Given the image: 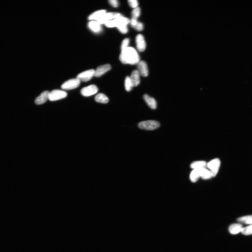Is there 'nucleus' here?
Returning <instances> with one entry per match:
<instances>
[{
    "mask_svg": "<svg viewBox=\"0 0 252 252\" xmlns=\"http://www.w3.org/2000/svg\"><path fill=\"white\" fill-rule=\"evenodd\" d=\"M119 59L123 64L134 65L138 64L139 62L140 58L134 48L128 47L122 51Z\"/></svg>",
    "mask_w": 252,
    "mask_h": 252,
    "instance_id": "1",
    "label": "nucleus"
},
{
    "mask_svg": "<svg viewBox=\"0 0 252 252\" xmlns=\"http://www.w3.org/2000/svg\"><path fill=\"white\" fill-rule=\"evenodd\" d=\"M160 124L158 122L154 120L144 121L138 124L139 128L146 130H152L158 128Z\"/></svg>",
    "mask_w": 252,
    "mask_h": 252,
    "instance_id": "2",
    "label": "nucleus"
},
{
    "mask_svg": "<svg viewBox=\"0 0 252 252\" xmlns=\"http://www.w3.org/2000/svg\"><path fill=\"white\" fill-rule=\"evenodd\" d=\"M67 96V92L59 90H55L49 92L48 99L50 101H54L65 98Z\"/></svg>",
    "mask_w": 252,
    "mask_h": 252,
    "instance_id": "3",
    "label": "nucleus"
},
{
    "mask_svg": "<svg viewBox=\"0 0 252 252\" xmlns=\"http://www.w3.org/2000/svg\"><path fill=\"white\" fill-rule=\"evenodd\" d=\"M80 82L81 81L77 78L71 79L63 83L61 86V88L65 90H73L78 88Z\"/></svg>",
    "mask_w": 252,
    "mask_h": 252,
    "instance_id": "4",
    "label": "nucleus"
},
{
    "mask_svg": "<svg viewBox=\"0 0 252 252\" xmlns=\"http://www.w3.org/2000/svg\"><path fill=\"white\" fill-rule=\"evenodd\" d=\"M220 165L221 162L220 159L218 158L213 159L207 164V166L212 173L213 177H215L217 175Z\"/></svg>",
    "mask_w": 252,
    "mask_h": 252,
    "instance_id": "5",
    "label": "nucleus"
},
{
    "mask_svg": "<svg viewBox=\"0 0 252 252\" xmlns=\"http://www.w3.org/2000/svg\"><path fill=\"white\" fill-rule=\"evenodd\" d=\"M121 16H122V15L118 13H108L104 14L101 19L96 21L99 24H105L109 20L115 19Z\"/></svg>",
    "mask_w": 252,
    "mask_h": 252,
    "instance_id": "6",
    "label": "nucleus"
},
{
    "mask_svg": "<svg viewBox=\"0 0 252 252\" xmlns=\"http://www.w3.org/2000/svg\"><path fill=\"white\" fill-rule=\"evenodd\" d=\"M98 90L97 86L92 85L83 88L81 90V93L84 96L89 97L97 93Z\"/></svg>",
    "mask_w": 252,
    "mask_h": 252,
    "instance_id": "7",
    "label": "nucleus"
},
{
    "mask_svg": "<svg viewBox=\"0 0 252 252\" xmlns=\"http://www.w3.org/2000/svg\"><path fill=\"white\" fill-rule=\"evenodd\" d=\"M95 70L93 69L88 70L81 73L77 76V78L83 82H87L93 77Z\"/></svg>",
    "mask_w": 252,
    "mask_h": 252,
    "instance_id": "8",
    "label": "nucleus"
},
{
    "mask_svg": "<svg viewBox=\"0 0 252 252\" xmlns=\"http://www.w3.org/2000/svg\"><path fill=\"white\" fill-rule=\"evenodd\" d=\"M136 42L137 47L139 51H144L146 50V44L143 35L141 34L137 35L136 38Z\"/></svg>",
    "mask_w": 252,
    "mask_h": 252,
    "instance_id": "9",
    "label": "nucleus"
},
{
    "mask_svg": "<svg viewBox=\"0 0 252 252\" xmlns=\"http://www.w3.org/2000/svg\"><path fill=\"white\" fill-rule=\"evenodd\" d=\"M137 68L140 75L144 77L148 75V69L146 62L144 61L139 62L137 65Z\"/></svg>",
    "mask_w": 252,
    "mask_h": 252,
    "instance_id": "10",
    "label": "nucleus"
},
{
    "mask_svg": "<svg viewBox=\"0 0 252 252\" xmlns=\"http://www.w3.org/2000/svg\"><path fill=\"white\" fill-rule=\"evenodd\" d=\"M111 69V66L109 64H106L99 66L95 70L94 76L96 77H100Z\"/></svg>",
    "mask_w": 252,
    "mask_h": 252,
    "instance_id": "11",
    "label": "nucleus"
},
{
    "mask_svg": "<svg viewBox=\"0 0 252 252\" xmlns=\"http://www.w3.org/2000/svg\"><path fill=\"white\" fill-rule=\"evenodd\" d=\"M140 74L137 70H134L132 72L130 78L131 82L133 87L138 86L141 82Z\"/></svg>",
    "mask_w": 252,
    "mask_h": 252,
    "instance_id": "12",
    "label": "nucleus"
},
{
    "mask_svg": "<svg viewBox=\"0 0 252 252\" xmlns=\"http://www.w3.org/2000/svg\"><path fill=\"white\" fill-rule=\"evenodd\" d=\"M143 98L144 100L150 108L152 109H157V102L154 98L146 94H144Z\"/></svg>",
    "mask_w": 252,
    "mask_h": 252,
    "instance_id": "13",
    "label": "nucleus"
},
{
    "mask_svg": "<svg viewBox=\"0 0 252 252\" xmlns=\"http://www.w3.org/2000/svg\"><path fill=\"white\" fill-rule=\"evenodd\" d=\"M49 92L48 91H43L40 95L35 99L34 102L37 105H40L46 102L48 99V94Z\"/></svg>",
    "mask_w": 252,
    "mask_h": 252,
    "instance_id": "14",
    "label": "nucleus"
},
{
    "mask_svg": "<svg viewBox=\"0 0 252 252\" xmlns=\"http://www.w3.org/2000/svg\"><path fill=\"white\" fill-rule=\"evenodd\" d=\"M106 14V10H100L93 13L90 15L88 18L89 20H95V21L100 19L104 14Z\"/></svg>",
    "mask_w": 252,
    "mask_h": 252,
    "instance_id": "15",
    "label": "nucleus"
},
{
    "mask_svg": "<svg viewBox=\"0 0 252 252\" xmlns=\"http://www.w3.org/2000/svg\"><path fill=\"white\" fill-rule=\"evenodd\" d=\"M243 228L242 225L240 224H233L229 227V231L230 234L235 235L241 232Z\"/></svg>",
    "mask_w": 252,
    "mask_h": 252,
    "instance_id": "16",
    "label": "nucleus"
},
{
    "mask_svg": "<svg viewBox=\"0 0 252 252\" xmlns=\"http://www.w3.org/2000/svg\"><path fill=\"white\" fill-rule=\"evenodd\" d=\"M88 26L90 29L95 33L101 31V27L100 25L96 21H91L88 23Z\"/></svg>",
    "mask_w": 252,
    "mask_h": 252,
    "instance_id": "17",
    "label": "nucleus"
},
{
    "mask_svg": "<svg viewBox=\"0 0 252 252\" xmlns=\"http://www.w3.org/2000/svg\"><path fill=\"white\" fill-rule=\"evenodd\" d=\"M201 169H195L191 173L190 179L192 182H197L198 178L201 177Z\"/></svg>",
    "mask_w": 252,
    "mask_h": 252,
    "instance_id": "18",
    "label": "nucleus"
},
{
    "mask_svg": "<svg viewBox=\"0 0 252 252\" xmlns=\"http://www.w3.org/2000/svg\"><path fill=\"white\" fill-rule=\"evenodd\" d=\"M95 100L96 102L106 104L109 102V99L107 97L102 93H99L95 97Z\"/></svg>",
    "mask_w": 252,
    "mask_h": 252,
    "instance_id": "19",
    "label": "nucleus"
},
{
    "mask_svg": "<svg viewBox=\"0 0 252 252\" xmlns=\"http://www.w3.org/2000/svg\"><path fill=\"white\" fill-rule=\"evenodd\" d=\"M207 163L204 161H197L192 163L190 167L194 169H202L205 168L207 166Z\"/></svg>",
    "mask_w": 252,
    "mask_h": 252,
    "instance_id": "20",
    "label": "nucleus"
},
{
    "mask_svg": "<svg viewBox=\"0 0 252 252\" xmlns=\"http://www.w3.org/2000/svg\"><path fill=\"white\" fill-rule=\"evenodd\" d=\"M203 179H207L213 177L212 173L206 168H202L201 170V176Z\"/></svg>",
    "mask_w": 252,
    "mask_h": 252,
    "instance_id": "21",
    "label": "nucleus"
},
{
    "mask_svg": "<svg viewBox=\"0 0 252 252\" xmlns=\"http://www.w3.org/2000/svg\"><path fill=\"white\" fill-rule=\"evenodd\" d=\"M125 87L126 90L128 92L131 91L133 87L131 82L130 78L129 76H126L125 80Z\"/></svg>",
    "mask_w": 252,
    "mask_h": 252,
    "instance_id": "22",
    "label": "nucleus"
},
{
    "mask_svg": "<svg viewBox=\"0 0 252 252\" xmlns=\"http://www.w3.org/2000/svg\"><path fill=\"white\" fill-rule=\"evenodd\" d=\"M241 233L243 235H249L252 234V225L243 228L241 231Z\"/></svg>",
    "mask_w": 252,
    "mask_h": 252,
    "instance_id": "23",
    "label": "nucleus"
},
{
    "mask_svg": "<svg viewBox=\"0 0 252 252\" xmlns=\"http://www.w3.org/2000/svg\"><path fill=\"white\" fill-rule=\"evenodd\" d=\"M141 14V9L139 7L134 9L132 12V18L137 19Z\"/></svg>",
    "mask_w": 252,
    "mask_h": 252,
    "instance_id": "24",
    "label": "nucleus"
},
{
    "mask_svg": "<svg viewBox=\"0 0 252 252\" xmlns=\"http://www.w3.org/2000/svg\"><path fill=\"white\" fill-rule=\"evenodd\" d=\"M130 42L129 39L128 38H126L123 40L122 42L121 45V50H123L126 49V48L128 47V46Z\"/></svg>",
    "mask_w": 252,
    "mask_h": 252,
    "instance_id": "25",
    "label": "nucleus"
},
{
    "mask_svg": "<svg viewBox=\"0 0 252 252\" xmlns=\"http://www.w3.org/2000/svg\"><path fill=\"white\" fill-rule=\"evenodd\" d=\"M252 218V215L243 216L238 218L237 221L239 222L245 223L248 220Z\"/></svg>",
    "mask_w": 252,
    "mask_h": 252,
    "instance_id": "26",
    "label": "nucleus"
},
{
    "mask_svg": "<svg viewBox=\"0 0 252 252\" xmlns=\"http://www.w3.org/2000/svg\"><path fill=\"white\" fill-rule=\"evenodd\" d=\"M128 2L129 6L131 8L134 9L138 7V2L136 0H129Z\"/></svg>",
    "mask_w": 252,
    "mask_h": 252,
    "instance_id": "27",
    "label": "nucleus"
},
{
    "mask_svg": "<svg viewBox=\"0 0 252 252\" xmlns=\"http://www.w3.org/2000/svg\"><path fill=\"white\" fill-rule=\"evenodd\" d=\"M138 31H141L143 29V25L141 22H138L134 26L132 27Z\"/></svg>",
    "mask_w": 252,
    "mask_h": 252,
    "instance_id": "28",
    "label": "nucleus"
},
{
    "mask_svg": "<svg viewBox=\"0 0 252 252\" xmlns=\"http://www.w3.org/2000/svg\"><path fill=\"white\" fill-rule=\"evenodd\" d=\"M118 29L122 34H126L128 32L127 26H123L118 27Z\"/></svg>",
    "mask_w": 252,
    "mask_h": 252,
    "instance_id": "29",
    "label": "nucleus"
},
{
    "mask_svg": "<svg viewBox=\"0 0 252 252\" xmlns=\"http://www.w3.org/2000/svg\"><path fill=\"white\" fill-rule=\"evenodd\" d=\"M109 2L111 6L114 7H117L118 6V2L116 0H110Z\"/></svg>",
    "mask_w": 252,
    "mask_h": 252,
    "instance_id": "30",
    "label": "nucleus"
},
{
    "mask_svg": "<svg viewBox=\"0 0 252 252\" xmlns=\"http://www.w3.org/2000/svg\"><path fill=\"white\" fill-rule=\"evenodd\" d=\"M245 223L246 224H248V225H252V218L247 221Z\"/></svg>",
    "mask_w": 252,
    "mask_h": 252,
    "instance_id": "31",
    "label": "nucleus"
}]
</instances>
